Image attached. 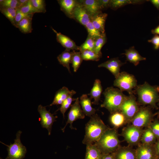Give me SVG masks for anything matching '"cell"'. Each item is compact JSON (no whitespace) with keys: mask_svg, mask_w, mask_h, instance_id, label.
I'll list each match as a JSON object with an SVG mask.
<instances>
[{"mask_svg":"<svg viewBox=\"0 0 159 159\" xmlns=\"http://www.w3.org/2000/svg\"><path fill=\"white\" fill-rule=\"evenodd\" d=\"M72 90H69L66 87H63L56 93L54 98L50 106L61 105L72 93Z\"/></svg>","mask_w":159,"mask_h":159,"instance_id":"cell-23","label":"cell"},{"mask_svg":"<svg viewBox=\"0 0 159 159\" xmlns=\"http://www.w3.org/2000/svg\"><path fill=\"white\" fill-rule=\"evenodd\" d=\"M148 127L151 129L157 139H159V120L155 119L152 121Z\"/></svg>","mask_w":159,"mask_h":159,"instance_id":"cell-40","label":"cell"},{"mask_svg":"<svg viewBox=\"0 0 159 159\" xmlns=\"http://www.w3.org/2000/svg\"><path fill=\"white\" fill-rule=\"evenodd\" d=\"M102 10L110 7L111 0H98Z\"/></svg>","mask_w":159,"mask_h":159,"instance_id":"cell-43","label":"cell"},{"mask_svg":"<svg viewBox=\"0 0 159 159\" xmlns=\"http://www.w3.org/2000/svg\"><path fill=\"white\" fill-rule=\"evenodd\" d=\"M95 40L89 35L85 42L79 46V51L89 50L94 52Z\"/></svg>","mask_w":159,"mask_h":159,"instance_id":"cell-36","label":"cell"},{"mask_svg":"<svg viewBox=\"0 0 159 159\" xmlns=\"http://www.w3.org/2000/svg\"><path fill=\"white\" fill-rule=\"evenodd\" d=\"M150 1L159 10V0H151Z\"/></svg>","mask_w":159,"mask_h":159,"instance_id":"cell-47","label":"cell"},{"mask_svg":"<svg viewBox=\"0 0 159 159\" xmlns=\"http://www.w3.org/2000/svg\"><path fill=\"white\" fill-rule=\"evenodd\" d=\"M144 130L132 125L124 127L121 135L130 145H138L141 141Z\"/></svg>","mask_w":159,"mask_h":159,"instance_id":"cell-8","label":"cell"},{"mask_svg":"<svg viewBox=\"0 0 159 159\" xmlns=\"http://www.w3.org/2000/svg\"><path fill=\"white\" fill-rule=\"evenodd\" d=\"M75 101L71 106L68 114V118L66 124L64 127L62 129L63 132H64L66 126L68 124H70L69 127L71 129L76 130L72 126L73 122L78 119H83L85 117V115L81 107L79 98H77Z\"/></svg>","mask_w":159,"mask_h":159,"instance_id":"cell-10","label":"cell"},{"mask_svg":"<svg viewBox=\"0 0 159 159\" xmlns=\"http://www.w3.org/2000/svg\"><path fill=\"white\" fill-rule=\"evenodd\" d=\"M112 154L115 159H137L135 150L129 146H120Z\"/></svg>","mask_w":159,"mask_h":159,"instance_id":"cell-16","label":"cell"},{"mask_svg":"<svg viewBox=\"0 0 159 159\" xmlns=\"http://www.w3.org/2000/svg\"><path fill=\"white\" fill-rule=\"evenodd\" d=\"M137 80L133 75L125 72H120L114 81V86L121 91H126L129 95L133 94V89L137 85Z\"/></svg>","mask_w":159,"mask_h":159,"instance_id":"cell-5","label":"cell"},{"mask_svg":"<svg viewBox=\"0 0 159 159\" xmlns=\"http://www.w3.org/2000/svg\"><path fill=\"white\" fill-rule=\"evenodd\" d=\"M135 89L140 104L148 105L158 109L156 104L159 102V86H151L145 82L143 84L137 85Z\"/></svg>","mask_w":159,"mask_h":159,"instance_id":"cell-2","label":"cell"},{"mask_svg":"<svg viewBox=\"0 0 159 159\" xmlns=\"http://www.w3.org/2000/svg\"><path fill=\"white\" fill-rule=\"evenodd\" d=\"M38 111L40 116V123L42 126L46 128L48 131V135H50L52 125L54 122L56 121L57 116H54L46 109V107L41 105H39Z\"/></svg>","mask_w":159,"mask_h":159,"instance_id":"cell-11","label":"cell"},{"mask_svg":"<svg viewBox=\"0 0 159 159\" xmlns=\"http://www.w3.org/2000/svg\"><path fill=\"white\" fill-rule=\"evenodd\" d=\"M88 33V35L95 40L102 36L103 34L97 29L93 26L91 21H90L85 26Z\"/></svg>","mask_w":159,"mask_h":159,"instance_id":"cell-35","label":"cell"},{"mask_svg":"<svg viewBox=\"0 0 159 159\" xmlns=\"http://www.w3.org/2000/svg\"><path fill=\"white\" fill-rule=\"evenodd\" d=\"M33 15L25 17L18 23L17 28L22 33L26 34L31 33L32 30V20Z\"/></svg>","mask_w":159,"mask_h":159,"instance_id":"cell-27","label":"cell"},{"mask_svg":"<svg viewBox=\"0 0 159 159\" xmlns=\"http://www.w3.org/2000/svg\"><path fill=\"white\" fill-rule=\"evenodd\" d=\"M52 29L56 34L57 42L65 48V49L68 51H70L71 50L73 51H79V46H77L73 40L60 32H57L53 28Z\"/></svg>","mask_w":159,"mask_h":159,"instance_id":"cell-15","label":"cell"},{"mask_svg":"<svg viewBox=\"0 0 159 159\" xmlns=\"http://www.w3.org/2000/svg\"><path fill=\"white\" fill-rule=\"evenodd\" d=\"M116 129L109 127L98 141L95 143L102 154L113 153L120 146V141Z\"/></svg>","mask_w":159,"mask_h":159,"instance_id":"cell-3","label":"cell"},{"mask_svg":"<svg viewBox=\"0 0 159 159\" xmlns=\"http://www.w3.org/2000/svg\"><path fill=\"white\" fill-rule=\"evenodd\" d=\"M22 132L20 130L17 132L13 144L11 143L9 145H8L0 142L7 147L8 154L5 159H23L25 157L26 149L21 141L20 136Z\"/></svg>","mask_w":159,"mask_h":159,"instance_id":"cell-7","label":"cell"},{"mask_svg":"<svg viewBox=\"0 0 159 159\" xmlns=\"http://www.w3.org/2000/svg\"><path fill=\"white\" fill-rule=\"evenodd\" d=\"M156 159H159V155L157 156V158H156Z\"/></svg>","mask_w":159,"mask_h":159,"instance_id":"cell-50","label":"cell"},{"mask_svg":"<svg viewBox=\"0 0 159 159\" xmlns=\"http://www.w3.org/2000/svg\"><path fill=\"white\" fill-rule=\"evenodd\" d=\"M152 33L155 35H159V25L151 30Z\"/></svg>","mask_w":159,"mask_h":159,"instance_id":"cell-48","label":"cell"},{"mask_svg":"<svg viewBox=\"0 0 159 159\" xmlns=\"http://www.w3.org/2000/svg\"><path fill=\"white\" fill-rule=\"evenodd\" d=\"M106 41L107 38L105 33L95 40L94 52L101 57L102 56L101 49L106 43Z\"/></svg>","mask_w":159,"mask_h":159,"instance_id":"cell-32","label":"cell"},{"mask_svg":"<svg viewBox=\"0 0 159 159\" xmlns=\"http://www.w3.org/2000/svg\"><path fill=\"white\" fill-rule=\"evenodd\" d=\"M85 127V134L82 143L86 145L94 143L99 140L109 128L97 114L90 117Z\"/></svg>","mask_w":159,"mask_h":159,"instance_id":"cell-1","label":"cell"},{"mask_svg":"<svg viewBox=\"0 0 159 159\" xmlns=\"http://www.w3.org/2000/svg\"><path fill=\"white\" fill-rule=\"evenodd\" d=\"M19 9L22 12L26 14H34L36 13H38L33 6L30 0H29L25 5Z\"/></svg>","mask_w":159,"mask_h":159,"instance_id":"cell-39","label":"cell"},{"mask_svg":"<svg viewBox=\"0 0 159 159\" xmlns=\"http://www.w3.org/2000/svg\"><path fill=\"white\" fill-rule=\"evenodd\" d=\"M29 0H18L19 6L18 9L25 5L28 2Z\"/></svg>","mask_w":159,"mask_h":159,"instance_id":"cell-45","label":"cell"},{"mask_svg":"<svg viewBox=\"0 0 159 159\" xmlns=\"http://www.w3.org/2000/svg\"><path fill=\"white\" fill-rule=\"evenodd\" d=\"M76 93V92L72 90V93L63 102L59 110L62 114L64 118V114L67 110L71 106L72 101H75L76 98L72 97Z\"/></svg>","mask_w":159,"mask_h":159,"instance_id":"cell-30","label":"cell"},{"mask_svg":"<svg viewBox=\"0 0 159 159\" xmlns=\"http://www.w3.org/2000/svg\"><path fill=\"white\" fill-rule=\"evenodd\" d=\"M58 2L61 10L68 17L72 18L73 11L78 1L74 0H59Z\"/></svg>","mask_w":159,"mask_h":159,"instance_id":"cell-22","label":"cell"},{"mask_svg":"<svg viewBox=\"0 0 159 159\" xmlns=\"http://www.w3.org/2000/svg\"><path fill=\"white\" fill-rule=\"evenodd\" d=\"M73 51L70 52L65 49L57 57V60L60 64L66 68L69 73H71L69 64L71 63Z\"/></svg>","mask_w":159,"mask_h":159,"instance_id":"cell-26","label":"cell"},{"mask_svg":"<svg viewBox=\"0 0 159 159\" xmlns=\"http://www.w3.org/2000/svg\"><path fill=\"white\" fill-rule=\"evenodd\" d=\"M148 42L152 43L154 45L155 49H159V35H155L152 38L148 40Z\"/></svg>","mask_w":159,"mask_h":159,"instance_id":"cell-42","label":"cell"},{"mask_svg":"<svg viewBox=\"0 0 159 159\" xmlns=\"http://www.w3.org/2000/svg\"><path fill=\"white\" fill-rule=\"evenodd\" d=\"M154 144H138L135 149L137 159H156L157 155Z\"/></svg>","mask_w":159,"mask_h":159,"instance_id":"cell-12","label":"cell"},{"mask_svg":"<svg viewBox=\"0 0 159 159\" xmlns=\"http://www.w3.org/2000/svg\"><path fill=\"white\" fill-rule=\"evenodd\" d=\"M102 92V88L100 81L97 79L95 80L90 93L87 94L92 99L94 100L92 102V104H99Z\"/></svg>","mask_w":159,"mask_h":159,"instance_id":"cell-21","label":"cell"},{"mask_svg":"<svg viewBox=\"0 0 159 159\" xmlns=\"http://www.w3.org/2000/svg\"><path fill=\"white\" fill-rule=\"evenodd\" d=\"M109 120L111 124L116 128L121 127L128 121L120 111L111 113L109 117Z\"/></svg>","mask_w":159,"mask_h":159,"instance_id":"cell-24","label":"cell"},{"mask_svg":"<svg viewBox=\"0 0 159 159\" xmlns=\"http://www.w3.org/2000/svg\"><path fill=\"white\" fill-rule=\"evenodd\" d=\"M79 1L87 11L91 18L102 11L98 0H84Z\"/></svg>","mask_w":159,"mask_h":159,"instance_id":"cell-18","label":"cell"},{"mask_svg":"<svg viewBox=\"0 0 159 159\" xmlns=\"http://www.w3.org/2000/svg\"><path fill=\"white\" fill-rule=\"evenodd\" d=\"M125 64L122 62L118 57L111 58L106 61L99 64V67H104L109 70L115 78L119 75L120 67Z\"/></svg>","mask_w":159,"mask_h":159,"instance_id":"cell-14","label":"cell"},{"mask_svg":"<svg viewBox=\"0 0 159 159\" xmlns=\"http://www.w3.org/2000/svg\"><path fill=\"white\" fill-rule=\"evenodd\" d=\"M157 138L149 127L144 130L141 141L142 144L147 145L154 144Z\"/></svg>","mask_w":159,"mask_h":159,"instance_id":"cell-28","label":"cell"},{"mask_svg":"<svg viewBox=\"0 0 159 159\" xmlns=\"http://www.w3.org/2000/svg\"><path fill=\"white\" fill-rule=\"evenodd\" d=\"M0 159H2V158H0Z\"/></svg>","mask_w":159,"mask_h":159,"instance_id":"cell-51","label":"cell"},{"mask_svg":"<svg viewBox=\"0 0 159 159\" xmlns=\"http://www.w3.org/2000/svg\"><path fill=\"white\" fill-rule=\"evenodd\" d=\"M33 14H25L22 12L19 9H17L15 19L14 26L17 28L18 23L22 19L27 17L33 15Z\"/></svg>","mask_w":159,"mask_h":159,"instance_id":"cell-41","label":"cell"},{"mask_svg":"<svg viewBox=\"0 0 159 159\" xmlns=\"http://www.w3.org/2000/svg\"><path fill=\"white\" fill-rule=\"evenodd\" d=\"M101 159H115L112 153L102 154Z\"/></svg>","mask_w":159,"mask_h":159,"instance_id":"cell-44","label":"cell"},{"mask_svg":"<svg viewBox=\"0 0 159 159\" xmlns=\"http://www.w3.org/2000/svg\"><path fill=\"white\" fill-rule=\"evenodd\" d=\"M80 52L83 60L97 61H99L101 57L93 51L85 50Z\"/></svg>","mask_w":159,"mask_h":159,"instance_id":"cell-34","label":"cell"},{"mask_svg":"<svg viewBox=\"0 0 159 159\" xmlns=\"http://www.w3.org/2000/svg\"><path fill=\"white\" fill-rule=\"evenodd\" d=\"M103 94L105 99L101 107L106 109L111 114L120 111V107L127 97L120 90L112 87L106 88Z\"/></svg>","mask_w":159,"mask_h":159,"instance_id":"cell-4","label":"cell"},{"mask_svg":"<svg viewBox=\"0 0 159 159\" xmlns=\"http://www.w3.org/2000/svg\"><path fill=\"white\" fill-rule=\"evenodd\" d=\"M123 54L125 56L127 61L133 64L135 66L138 65L140 61L146 59L145 57H142L139 54L134 46L125 50V53Z\"/></svg>","mask_w":159,"mask_h":159,"instance_id":"cell-20","label":"cell"},{"mask_svg":"<svg viewBox=\"0 0 159 159\" xmlns=\"http://www.w3.org/2000/svg\"><path fill=\"white\" fill-rule=\"evenodd\" d=\"M139 108L136 97L133 94L127 96L120 107V111L128 121H130Z\"/></svg>","mask_w":159,"mask_h":159,"instance_id":"cell-9","label":"cell"},{"mask_svg":"<svg viewBox=\"0 0 159 159\" xmlns=\"http://www.w3.org/2000/svg\"><path fill=\"white\" fill-rule=\"evenodd\" d=\"M107 14L101 11L91 18V21L94 27L102 33L105 32V24Z\"/></svg>","mask_w":159,"mask_h":159,"instance_id":"cell-19","label":"cell"},{"mask_svg":"<svg viewBox=\"0 0 159 159\" xmlns=\"http://www.w3.org/2000/svg\"><path fill=\"white\" fill-rule=\"evenodd\" d=\"M151 107H152L149 106L139 108L130 121L132 125L141 128L148 127L153 121L154 115Z\"/></svg>","mask_w":159,"mask_h":159,"instance_id":"cell-6","label":"cell"},{"mask_svg":"<svg viewBox=\"0 0 159 159\" xmlns=\"http://www.w3.org/2000/svg\"><path fill=\"white\" fill-rule=\"evenodd\" d=\"M92 99L88 97L87 94H83L80 97V103L85 115L91 117L95 114L96 110L92 107Z\"/></svg>","mask_w":159,"mask_h":159,"instance_id":"cell-17","label":"cell"},{"mask_svg":"<svg viewBox=\"0 0 159 159\" xmlns=\"http://www.w3.org/2000/svg\"><path fill=\"white\" fill-rule=\"evenodd\" d=\"M17 10L10 8H1L0 9L1 12L9 20L14 26L15 19Z\"/></svg>","mask_w":159,"mask_h":159,"instance_id":"cell-31","label":"cell"},{"mask_svg":"<svg viewBox=\"0 0 159 159\" xmlns=\"http://www.w3.org/2000/svg\"><path fill=\"white\" fill-rule=\"evenodd\" d=\"M143 1L138 0H111L110 7L116 10L127 4H138Z\"/></svg>","mask_w":159,"mask_h":159,"instance_id":"cell-29","label":"cell"},{"mask_svg":"<svg viewBox=\"0 0 159 159\" xmlns=\"http://www.w3.org/2000/svg\"><path fill=\"white\" fill-rule=\"evenodd\" d=\"M72 18L85 26L91 21L90 15L79 1L73 11Z\"/></svg>","mask_w":159,"mask_h":159,"instance_id":"cell-13","label":"cell"},{"mask_svg":"<svg viewBox=\"0 0 159 159\" xmlns=\"http://www.w3.org/2000/svg\"><path fill=\"white\" fill-rule=\"evenodd\" d=\"M158 112H157V114L158 115V117H159V103L158 104Z\"/></svg>","mask_w":159,"mask_h":159,"instance_id":"cell-49","label":"cell"},{"mask_svg":"<svg viewBox=\"0 0 159 159\" xmlns=\"http://www.w3.org/2000/svg\"><path fill=\"white\" fill-rule=\"evenodd\" d=\"M83 60L81 52L73 51L71 63L74 72H76L77 71Z\"/></svg>","mask_w":159,"mask_h":159,"instance_id":"cell-33","label":"cell"},{"mask_svg":"<svg viewBox=\"0 0 159 159\" xmlns=\"http://www.w3.org/2000/svg\"><path fill=\"white\" fill-rule=\"evenodd\" d=\"M0 8H10L18 9V0H0Z\"/></svg>","mask_w":159,"mask_h":159,"instance_id":"cell-37","label":"cell"},{"mask_svg":"<svg viewBox=\"0 0 159 159\" xmlns=\"http://www.w3.org/2000/svg\"><path fill=\"white\" fill-rule=\"evenodd\" d=\"M86 145L85 159H101L102 154L95 143Z\"/></svg>","mask_w":159,"mask_h":159,"instance_id":"cell-25","label":"cell"},{"mask_svg":"<svg viewBox=\"0 0 159 159\" xmlns=\"http://www.w3.org/2000/svg\"><path fill=\"white\" fill-rule=\"evenodd\" d=\"M157 156L159 155V139H157L154 144Z\"/></svg>","mask_w":159,"mask_h":159,"instance_id":"cell-46","label":"cell"},{"mask_svg":"<svg viewBox=\"0 0 159 159\" xmlns=\"http://www.w3.org/2000/svg\"><path fill=\"white\" fill-rule=\"evenodd\" d=\"M35 9L38 13H44L46 11L45 1L44 0H30Z\"/></svg>","mask_w":159,"mask_h":159,"instance_id":"cell-38","label":"cell"}]
</instances>
